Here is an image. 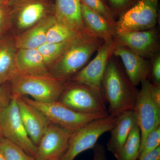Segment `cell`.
<instances>
[{
	"mask_svg": "<svg viewBox=\"0 0 160 160\" xmlns=\"http://www.w3.org/2000/svg\"><path fill=\"white\" fill-rule=\"evenodd\" d=\"M112 56L104 72L102 89L104 99L109 104L107 111L109 115L118 117L125 112L133 110L139 90Z\"/></svg>",
	"mask_w": 160,
	"mask_h": 160,
	"instance_id": "1",
	"label": "cell"
},
{
	"mask_svg": "<svg viewBox=\"0 0 160 160\" xmlns=\"http://www.w3.org/2000/svg\"><path fill=\"white\" fill-rule=\"evenodd\" d=\"M104 41L88 30L72 40L69 47L49 69L50 75L67 82L84 67Z\"/></svg>",
	"mask_w": 160,
	"mask_h": 160,
	"instance_id": "2",
	"label": "cell"
},
{
	"mask_svg": "<svg viewBox=\"0 0 160 160\" xmlns=\"http://www.w3.org/2000/svg\"><path fill=\"white\" fill-rule=\"evenodd\" d=\"M66 82L50 75H29L18 72L9 82L13 95H29L36 102L46 103L58 101Z\"/></svg>",
	"mask_w": 160,
	"mask_h": 160,
	"instance_id": "3",
	"label": "cell"
},
{
	"mask_svg": "<svg viewBox=\"0 0 160 160\" xmlns=\"http://www.w3.org/2000/svg\"><path fill=\"white\" fill-rule=\"evenodd\" d=\"M58 101L81 113L108 112L102 95L89 86L71 80L66 82Z\"/></svg>",
	"mask_w": 160,
	"mask_h": 160,
	"instance_id": "4",
	"label": "cell"
},
{
	"mask_svg": "<svg viewBox=\"0 0 160 160\" xmlns=\"http://www.w3.org/2000/svg\"><path fill=\"white\" fill-rule=\"evenodd\" d=\"M21 98L42 111L49 122L58 125L71 132L92 120L109 115L108 112L87 114L77 112L58 101L43 103L36 102L25 96Z\"/></svg>",
	"mask_w": 160,
	"mask_h": 160,
	"instance_id": "5",
	"label": "cell"
},
{
	"mask_svg": "<svg viewBox=\"0 0 160 160\" xmlns=\"http://www.w3.org/2000/svg\"><path fill=\"white\" fill-rule=\"evenodd\" d=\"M118 117L109 115L92 120L71 132L68 149L62 160H74L83 152L93 148L100 137L110 131Z\"/></svg>",
	"mask_w": 160,
	"mask_h": 160,
	"instance_id": "6",
	"label": "cell"
},
{
	"mask_svg": "<svg viewBox=\"0 0 160 160\" xmlns=\"http://www.w3.org/2000/svg\"><path fill=\"white\" fill-rule=\"evenodd\" d=\"M159 0H137L117 20V34L154 27L158 18Z\"/></svg>",
	"mask_w": 160,
	"mask_h": 160,
	"instance_id": "7",
	"label": "cell"
},
{
	"mask_svg": "<svg viewBox=\"0 0 160 160\" xmlns=\"http://www.w3.org/2000/svg\"><path fill=\"white\" fill-rule=\"evenodd\" d=\"M0 132L3 138L22 148L34 158L37 146L27 133L19 114L17 96L13 95L9 106L0 115Z\"/></svg>",
	"mask_w": 160,
	"mask_h": 160,
	"instance_id": "8",
	"label": "cell"
},
{
	"mask_svg": "<svg viewBox=\"0 0 160 160\" xmlns=\"http://www.w3.org/2000/svg\"><path fill=\"white\" fill-rule=\"evenodd\" d=\"M141 83L142 87L139 90L133 109L137 122L141 132L139 152L148 135L160 126V107L152 98L151 82L149 79H147Z\"/></svg>",
	"mask_w": 160,
	"mask_h": 160,
	"instance_id": "9",
	"label": "cell"
},
{
	"mask_svg": "<svg viewBox=\"0 0 160 160\" xmlns=\"http://www.w3.org/2000/svg\"><path fill=\"white\" fill-rule=\"evenodd\" d=\"M116 44L114 39L104 42L98 49L94 58L75 75L71 81L89 86L103 95L102 84L103 76L108 62L113 55Z\"/></svg>",
	"mask_w": 160,
	"mask_h": 160,
	"instance_id": "10",
	"label": "cell"
},
{
	"mask_svg": "<svg viewBox=\"0 0 160 160\" xmlns=\"http://www.w3.org/2000/svg\"><path fill=\"white\" fill-rule=\"evenodd\" d=\"M71 132L58 125L50 123L38 145L36 160L61 158L69 146Z\"/></svg>",
	"mask_w": 160,
	"mask_h": 160,
	"instance_id": "11",
	"label": "cell"
},
{
	"mask_svg": "<svg viewBox=\"0 0 160 160\" xmlns=\"http://www.w3.org/2000/svg\"><path fill=\"white\" fill-rule=\"evenodd\" d=\"M114 39L147 59H152L159 52V34L155 27L147 30L118 34Z\"/></svg>",
	"mask_w": 160,
	"mask_h": 160,
	"instance_id": "12",
	"label": "cell"
},
{
	"mask_svg": "<svg viewBox=\"0 0 160 160\" xmlns=\"http://www.w3.org/2000/svg\"><path fill=\"white\" fill-rule=\"evenodd\" d=\"M116 43L113 55L122 60L124 70L132 85L137 87L143 80L149 79L151 66L150 61L127 46Z\"/></svg>",
	"mask_w": 160,
	"mask_h": 160,
	"instance_id": "13",
	"label": "cell"
},
{
	"mask_svg": "<svg viewBox=\"0 0 160 160\" xmlns=\"http://www.w3.org/2000/svg\"><path fill=\"white\" fill-rule=\"evenodd\" d=\"M20 117L29 138L37 146L50 122L39 109L17 97Z\"/></svg>",
	"mask_w": 160,
	"mask_h": 160,
	"instance_id": "14",
	"label": "cell"
},
{
	"mask_svg": "<svg viewBox=\"0 0 160 160\" xmlns=\"http://www.w3.org/2000/svg\"><path fill=\"white\" fill-rule=\"evenodd\" d=\"M54 16L58 22L78 33L87 30L82 19L80 0H55Z\"/></svg>",
	"mask_w": 160,
	"mask_h": 160,
	"instance_id": "15",
	"label": "cell"
},
{
	"mask_svg": "<svg viewBox=\"0 0 160 160\" xmlns=\"http://www.w3.org/2000/svg\"><path fill=\"white\" fill-rule=\"evenodd\" d=\"M55 21L54 16L45 17L16 37L14 41L17 49H38L46 42L48 30Z\"/></svg>",
	"mask_w": 160,
	"mask_h": 160,
	"instance_id": "16",
	"label": "cell"
},
{
	"mask_svg": "<svg viewBox=\"0 0 160 160\" xmlns=\"http://www.w3.org/2000/svg\"><path fill=\"white\" fill-rule=\"evenodd\" d=\"M15 64L19 73L34 76L50 75L49 68L37 49H18Z\"/></svg>",
	"mask_w": 160,
	"mask_h": 160,
	"instance_id": "17",
	"label": "cell"
},
{
	"mask_svg": "<svg viewBox=\"0 0 160 160\" xmlns=\"http://www.w3.org/2000/svg\"><path fill=\"white\" fill-rule=\"evenodd\" d=\"M82 19L85 28L104 42L114 39L117 35L115 26L102 15L81 3Z\"/></svg>",
	"mask_w": 160,
	"mask_h": 160,
	"instance_id": "18",
	"label": "cell"
},
{
	"mask_svg": "<svg viewBox=\"0 0 160 160\" xmlns=\"http://www.w3.org/2000/svg\"><path fill=\"white\" fill-rule=\"evenodd\" d=\"M137 123L134 110L125 112L118 116L114 126L110 130L107 149L115 154L126 142L132 128Z\"/></svg>",
	"mask_w": 160,
	"mask_h": 160,
	"instance_id": "19",
	"label": "cell"
},
{
	"mask_svg": "<svg viewBox=\"0 0 160 160\" xmlns=\"http://www.w3.org/2000/svg\"><path fill=\"white\" fill-rule=\"evenodd\" d=\"M17 49L14 40L0 39V85L10 82L18 73L15 64Z\"/></svg>",
	"mask_w": 160,
	"mask_h": 160,
	"instance_id": "20",
	"label": "cell"
},
{
	"mask_svg": "<svg viewBox=\"0 0 160 160\" xmlns=\"http://www.w3.org/2000/svg\"><path fill=\"white\" fill-rule=\"evenodd\" d=\"M46 7L39 2L28 3L20 12L18 26L20 29H29L45 17Z\"/></svg>",
	"mask_w": 160,
	"mask_h": 160,
	"instance_id": "21",
	"label": "cell"
},
{
	"mask_svg": "<svg viewBox=\"0 0 160 160\" xmlns=\"http://www.w3.org/2000/svg\"><path fill=\"white\" fill-rule=\"evenodd\" d=\"M141 143V135L137 122L134 124L123 146L114 154L117 160H137Z\"/></svg>",
	"mask_w": 160,
	"mask_h": 160,
	"instance_id": "22",
	"label": "cell"
},
{
	"mask_svg": "<svg viewBox=\"0 0 160 160\" xmlns=\"http://www.w3.org/2000/svg\"><path fill=\"white\" fill-rule=\"evenodd\" d=\"M72 40L60 43L46 42L37 49L42 55L45 64L49 69L65 52Z\"/></svg>",
	"mask_w": 160,
	"mask_h": 160,
	"instance_id": "23",
	"label": "cell"
},
{
	"mask_svg": "<svg viewBox=\"0 0 160 160\" xmlns=\"http://www.w3.org/2000/svg\"><path fill=\"white\" fill-rule=\"evenodd\" d=\"M81 34L56 19L48 30L46 42L60 43L68 42L74 39Z\"/></svg>",
	"mask_w": 160,
	"mask_h": 160,
	"instance_id": "24",
	"label": "cell"
},
{
	"mask_svg": "<svg viewBox=\"0 0 160 160\" xmlns=\"http://www.w3.org/2000/svg\"><path fill=\"white\" fill-rule=\"evenodd\" d=\"M0 151L6 160H36L19 146L3 137L0 139Z\"/></svg>",
	"mask_w": 160,
	"mask_h": 160,
	"instance_id": "25",
	"label": "cell"
},
{
	"mask_svg": "<svg viewBox=\"0 0 160 160\" xmlns=\"http://www.w3.org/2000/svg\"><path fill=\"white\" fill-rule=\"evenodd\" d=\"M81 3L92 11L97 12L116 26V18L102 0H80Z\"/></svg>",
	"mask_w": 160,
	"mask_h": 160,
	"instance_id": "26",
	"label": "cell"
},
{
	"mask_svg": "<svg viewBox=\"0 0 160 160\" xmlns=\"http://www.w3.org/2000/svg\"><path fill=\"white\" fill-rule=\"evenodd\" d=\"M160 146V126L153 129L146 138L138 158L142 157Z\"/></svg>",
	"mask_w": 160,
	"mask_h": 160,
	"instance_id": "27",
	"label": "cell"
},
{
	"mask_svg": "<svg viewBox=\"0 0 160 160\" xmlns=\"http://www.w3.org/2000/svg\"><path fill=\"white\" fill-rule=\"evenodd\" d=\"M137 0H106L107 6L116 18L131 7Z\"/></svg>",
	"mask_w": 160,
	"mask_h": 160,
	"instance_id": "28",
	"label": "cell"
},
{
	"mask_svg": "<svg viewBox=\"0 0 160 160\" xmlns=\"http://www.w3.org/2000/svg\"><path fill=\"white\" fill-rule=\"evenodd\" d=\"M0 85V115L11 103L13 94L10 84Z\"/></svg>",
	"mask_w": 160,
	"mask_h": 160,
	"instance_id": "29",
	"label": "cell"
},
{
	"mask_svg": "<svg viewBox=\"0 0 160 160\" xmlns=\"http://www.w3.org/2000/svg\"><path fill=\"white\" fill-rule=\"evenodd\" d=\"M150 74L152 78V84L160 85V54L157 53L152 59Z\"/></svg>",
	"mask_w": 160,
	"mask_h": 160,
	"instance_id": "30",
	"label": "cell"
},
{
	"mask_svg": "<svg viewBox=\"0 0 160 160\" xmlns=\"http://www.w3.org/2000/svg\"><path fill=\"white\" fill-rule=\"evenodd\" d=\"M93 148V156L91 160H107L106 150L103 145L96 144Z\"/></svg>",
	"mask_w": 160,
	"mask_h": 160,
	"instance_id": "31",
	"label": "cell"
},
{
	"mask_svg": "<svg viewBox=\"0 0 160 160\" xmlns=\"http://www.w3.org/2000/svg\"><path fill=\"white\" fill-rule=\"evenodd\" d=\"M151 94L155 102L160 107V85H154L151 83Z\"/></svg>",
	"mask_w": 160,
	"mask_h": 160,
	"instance_id": "32",
	"label": "cell"
},
{
	"mask_svg": "<svg viewBox=\"0 0 160 160\" xmlns=\"http://www.w3.org/2000/svg\"><path fill=\"white\" fill-rule=\"evenodd\" d=\"M138 160H160V146L138 159Z\"/></svg>",
	"mask_w": 160,
	"mask_h": 160,
	"instance_id": "33",
	"label": "cell"
},
{
	"mask_svg": "<svg viewBox=\"0 0 160 160\" xmlns=\"http://www.w3.org/2000/svg\"><path fill=\"white\" fill-rule=\"evenodd\" d=\"M7 22V16L6 10L0 6V34L6 29Z\"/></svg>",
	"mask_w": 160,
	"mask_h": 160,
	"instance_id": "34",
	"label": "cell"
},
{
	"mask_svg": "<svg viewBox=\"0 0 160 160\" xmlns=\"http://www.w3.org/2000/svg\"><path fill=\"white\" fill-rule=\"evenodd\" d=\"M0 160H6L2 152L0 151Z\"/></svg>",
	"mask_w": 160,
	"mask_h": 160,
	"instance_id": "35",
	"label": "cell"
},
{
	"mask_svg": "<svg viewBox=\"0 0 160 160\" xmlns=\"http://www.w3.org/2000/svg\"><path fill=\"white\" fill-rule=\"evenodd\" d=\"M3 0H0V6H1V4L3 2Z\"/></svg>",
	"mask_w": 160,
	"mask_h": 160,
	"instance_id": "36",
	"label": "cell"
},
{
	"mask_svg": "<svg viewBox=\"0 0 160 160\" xmlns=\"http://www.w3.org/2000/svg\"><path fill=\"white\" fill-rule=\"evenodd\" d=\"M102 1H103V2H105V3H106V5H107V2H106V0H102Z\"/></svg>",
	"mask_w": 160,
	"mask_h": 160,
	"instance_id": "37",
	"label": "cell"
},
{
	"mask_svg": "<svg viewBox=\"0 0 160 160\" xmlns=\"http://www.w3.org/2000/svg\"><path fill=\"white\" fill-rule=\"evenodd\" d=\"M62 160L61 159V158H58V159H52V160Z\"/></svg>",
	"mask_w": 160,
	"mask_h": 160,
	"instance_id": "38",
	"label": "cell"
},
{
	"mask_svg": "<svg viewBox=\"0 0 160 160\" xmlns=\"http://www.w3.org/2000/svg\"><path fill=\"white\" fill-rule=\"evenodd\" d=\"M2 137V134H1V132H0V139H1V138Z\"/></svg>",
	"mask_w": 160,
	"mask_h": 160,
	"instance_id": "39",
	"label": "cell"
}]
</instances>
